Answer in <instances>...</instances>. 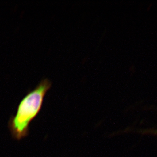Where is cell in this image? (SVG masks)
Returning a JSON list of instances; mask_svg holds the SVG:
<instances>
[{
	"mask_svg": "<svg viewBox=\"0 0 157 157\" xmlns=\"http://www.w3.org/2000/svg\"><path fill=\"white\" fill-rule=\"evenodd\" d=\"M51 86L50 80H43L38 86L29 92L20 102L17 114L12 117L9 122V128L15 139L20 140L28 135L29 125L39 113L44 97Z\"/></svg>",
	"mask_w": 157,
	"mask_h": 157,
	"instance_id": "1",
	"label": "cell"
}]
</instances>
